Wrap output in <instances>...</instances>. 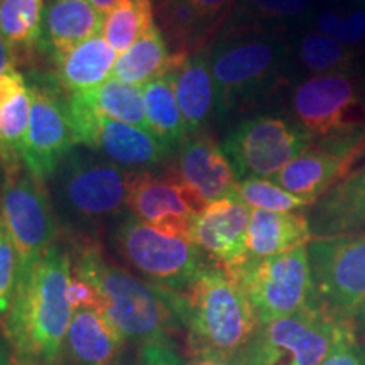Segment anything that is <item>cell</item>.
<instances>
[{
	"label": "cell",
	"instance_id": "cell-23",
	"mask_svg": "<svg viewBox=\"0 0 365 365\" xmlns=\"http://www.w3.org/2000/svg\"><path fill=\"white\" fill-rule=\"evenodd\" d=\"M103 29V14L88 0H49L44 12L43 46L51 48L54 59L70 53Z\"/></svg>",
	"mask_w": 365,
	"mask_h": 365
},
{
	"label": "cell",
	"instance_id": "cell-12",
	"mask_svg": "<svg viewBox=\"0 0 365 365\" xmlns=\"http://www.w3.org/2000/svg\"><path fill=\"white\" fill-rule=\"evenodd\" d=\"M68 115L76 144L97 150L107 161L127 170L156 166L175 149L143 127L102 117L81 91L68 95Z\"/></svg>",
	"mask_w": 365,
	"mask_h": 365
},
{
	"label": "cell",
	"instance_id": "cell-14",
	"mask_svg": "<svg viewBox=\"0 0 365 365\" xmlns=\"http://www.w3.org/2000/svg\"><path fill=\"white\" fill-rule=\"evenodd\" d=\"M27 85L31 112L24 164L33 176L46 181L73 153L76 140L68 115V98L63 100L58 85L36 75Z\"/></svg>",
	"mask_w": 365,
	"mask_h": 365
},
{
	"label": "cell",
	"instance_id": "cell-44",
	"mask_svg": "<svg viewBox=\"0 0 365 365\" xmlns=\"http://www.w3.org/2000/svg\"><path fill=\"white\" fill-rule=\"evenodd\" d=\"M360 2H365V0H360Z\"/></svg>",
	"mask_w": 365,
	"mask_h": 365
},
{
	"label": "cell",
	"instance_id": "cell-41",
	"mask_svg": "<svg viewBox=\"0 0 365 365\" xmlns=\"http://www.w3.org/2000/svg\"><path fill=\"white\" fill-rule=\"evenodd\" d=\"M88 2L93 6L100 14H108L113 9V6L118 2V0H88Z\"/></svg>",
	"mask_w": 365,
	"mask_h": 365
},
{
	"label": "cell",
	"instance_id": "cell-29",
	"mask_svg": "<svg viewBox=\"0 0 365 365\" xmlns=\"http://www.w3.org/2000/svg\"><path fill=\"white\" fill-rule=\"evenodd\" d=\"M154 26L153 0H118L103 17V38L122 54Z\"/></svg>",
	"mask_w": 365,
	"mask_h": 365
},
{
	"label": "cell",
	"instance_id": "cell-4",
	"mask_svg": "<svg viewBox=\"0 0 365 365\" xmlns=\"http://www.w3.org/2000/svg\"><path fill=\"white\" fill-rule=\"evenodd\" d=\"M215 83L217 113L254 103L279 80L287 46L259 24L234 27L222 34L208 54Z\"/></svg>",
	"mask_w": 365,
	"mask_h": 365
},
{
	"label": "cell",
	"instance_id": "cell-39",
	"mask_svg": "<svg viewBox=\"0 0 365 365\" xmlns=\"http://www.w3.org/2000/svg\"><path fill=\"white\" fill-rule=\"evenodd\" d=\"M188 365H240L235 357H202L193 359Z\"/></svg>",
	"mask_w": 365,
	"mask_h": 365
},
{
	"label": "cell",
	"instance_id": "cell-30",
	"mask_svg": "<svg viewBox=\"0 0 365 365\" xmlns=\"http://www.w3.org/2000/svg\"><path fill=\"white\" fill-rule=\"evenodd\" d=\"M301 65L314 75L328 73H354L357 66V51L339 43L330 36L309 29L298 43Z\"/></svg>",
	"mask_w": 365,
	"mask_h": 365
},
{
	"label": "cell",
	"instance_id": "cell-35",
	"mask_svg": "<svg viewBox=\"0 0 365 365\" xmlns=\"http://www.w3.org/2000/svg\"><path fill=\"white\" fill-rule=\"evenodd\" d=\"M200 17L205 29L212 36L217 31V27L225 21L228 12L235 6L237 0H188Z\"/></svg>",
	"mask_w": 365,
	"mask_h": 365
},
{
	"label": "cell",
	"instance_id": "cell-13",
	"mask_svg": "<svg viewBox=\"0 0 365 365\" xmlns=\"http://www.w3.org/2000/svg\"><path fill=\"white\" fill-rule=\"evenodd\" d=\"M313 137L301 125L281 117L247 118L223 140L222 149L237 180L276 176L287 163L312 145Z\"/></svg>",
	"mask_w": 365,
	"mask_h": 365
},
{
	"label": "cell",
	"instance_id": "cell-27",
	"mask_svg": "<svg viewBox=\"0 0 365 365\" xmlns=\"http://www.w3.org/2000/svg\"><path fill=\"white\" fill-rule=\"evenodd\" d=\"M143 97L149 130L173 148L185 143L190 135L170 76L164 75L145 83Z\"/></svg>",
	"mask_w": 365,
	"mask_h": 365
},
{
	"label": "cell",
	"instance_id": "cell-11",
	"mask_svg": "<svg viewBox=\"0 0 365 365\" xmlns=\"http://www.w3.org/2000/svg\"><path fill=\"white\" fill-rule=\"evenodd\" d=\"M0 213L19 255V272H24L54 245L58 235L56 215L44 181L33 176L26 164L6 171Z\"/></svg>",
	"mask_w": 365,
	"mask_h": 365
},
{
	"label": "cell",
	"instance_id": "cell-43",
	"mask_svg": "<svg viewBox=\"0 0 365 365\" xmlns=\"http://www.w3.org/2000/svg\"><path fill=\"white\" fill-rule=\"evenodd\" d=\"M161 2H164V0H159V4H161Z\"/></svg>",
	"mask_w": 365,
	"mask_h": 365
},
{
	"label": "cell",
	"instance_id": "cell-5",
	"mask_svg": "<svg viewBox=\"0 0 365 365\" xmlns=\"http://www.w3.org/2000/svg\"><path fill=\"white\" fill-rule=\"evenodd\" d=\"M352 336H357L355 323L317 301L289 317L259 323L237 360L240 365H319Z\"/></svg>",
	"mask_w": 365,
	"mask_h": 365
},
{
	"label": "cell",
	"instance_id": "cell-18",
	"mask_svg": "<svg viewBox=\"0 0 365 365\" xmlns=\"http://www.w3.org/2000/svg\"><path fill=\"white\" fill-rule=\"evenodd\" d=\"M308 218L313 239L365 234V163L328 190Z\"/></svg>",
	"mask_w": 365,
	"mask_h": 365
},
{
	"label": "cell",
	"instance_id": "cell-34",
	"mask_svg": "<svg viewBox=\"0 0 365 365\" xmlns=\"http://www.w3.org/2000/svg\"><path fill=\"white\" fill-rule=\"evenodd\" d=\"M19 279V255L0 213V318L11 309Z\"/></svg>",
	"mask_w": 365,
	"mask_h": 365
},
{
	"label": "cell",
	"instance_id": "cell-36",
	"mask_svg": "<svg viewBox=\"0 0 365 365\" xmlns=\"http://www.w3.org/2000/svg\"><path fill=\"white\" fill-rule=\"evenodd\" d=\"M137 365H188L171 345L170 339L144 344Z\"/></svg>",
	"mask_w": 365,
	"mask_h": 365
},
{
	"label": "cell",
	"instance_id": "cell-19",
	"mask_svg": "<svg viewBox=\"0 0 365 365\" xmlns=\"http://www.w3.org/2000/svg\"><path fill=\"white\" fill-rule=\"evenodd\" d=\"M168 76L175 85L176 100L185 118L188 135L200 134L208 118L212 117L217 103L208 54L196 51L182 56L171 68Z\"/></svg>",
	"mask_w": 365,
	"mask_h": 365
},
{
	"label": "cell",
	"instance_id": "cell-25",
	"mask_svg": "<svg viewBox=\"0 0 365 365\" xmlns=\"http://www.w3.org/2000/svg\"><path fill=\"white\" fill-rule=\"evenodd\" d=\"M186 54L170 53V44L158 26L144 34L132 48L117 58L112 78L144 86L149 81L168 75L173 66Z\"/></svg>",
	"mask_w": 365,
	"mask_h": 365
},
{
	"label": "cell",
	"instance_id": "cell-10",
	"mask_svg": "<svg viewBox=\"0 0 365 365\" xmlns=\"http://www.w3.org/2000/svg\"><path fill=\"white\" fill-rule=\"evenodd\" d=\"M291 107L298 125L318 139L365 130V90L354 73L309 76L294 88Z\"/></svg>",
	"mask_w": 365,
	"mask_h": 365
},
{
	"label": "cell",
	"instance_id": "cell-3",
	"mask_svg": "<svg viewBox=\"0 0 365 365\" xmlns=\"http://www.w3.org/2000/svg\"><path fill=\"white\" fill-rule=\"evenodd\" d=\"M171 299L193 359L235 357L259 327L242 287L218 266H205L188 289L171 291Z\"/></svg>",
	"mask_w": 365,
	"mask_h": 365
},
{
	"label": "cell",
	"instance_id": "cell-1",
	"mask_svg": "<svg viewBox=\"0 0 365 365\" xmlns=\"http://www.w3.org/2000/svg\"><path fill=\"white\" fill-rule=\"evenodd\" d=\"M71 257L54 244L19 272L4 333L16 365H56L65 350L73 309L68 303Z\"/></svg>",
	"mask_w": 365,
	"mask_h": 365
},
{
	"label": "cell",
	"instance_id": "cell-24",
	"mask_svg": "<svg viewBox=\"0 0 365 365\" xmlns=\"http://www.w3.org/2000/svg\"><path fill=\"white\" fill-rule=\"evenodd\" d=\"M117 51L103 36H95L56 59V80L68 93L97 88L110 78Z\"/></svg>",
	"mask_w": 365,
	"mask_h": 365
},
{
	"label": "cell",
	"instance_id": "cell-37",
	"mask_svg": "<svg viewBox=\"0 0 365 365\" xmlns=\"http://www.w3.org/2000/svg\"><path fill=\"white\" fill-rule=\"evenodd\" d=\"M319 365H365V344L359 335L341 341Z\"/></svg>",
	"mask_w": 365,
	"mask_h": 365
},
{
	"label": "cell",
	"instance_id": "cell-2",
	"mask_svg": "<svg viewBox=\"0 0 365 365\" xmlns=\"http://www.w3.org/2000/svg\"><path fill=\"white\" fill-rule=\"evenodd\" d=\"M71 274L88 282L97 293V308L125 341L149 344L168 340L180 319L171 291L144 282L115 266L98 245L85 242L75 249Z\"/></svg>",
	"mask_w": 365,
	"mask_h": 365
},
{
	"label": "cell",
	"instance_id": "cell-33",
	"mask_svg": "<svg viewBox=\"0 0 365 365\" xmlns=\"http://www.w3.org/2000/svg\"><path fill=\"white\" fill-rule=\"evenodd\" d=\"M242 12L262 22H293L312 12V0H242Z\"/></svg>",
	"mask_w": 365,
	"mask_h": 365
},
{
	"label": "cell",
	"instance_id": "cell-17",
	"mask_svg": "<svg viewBox=\"0 0 365 365\" xmlns=\"http://www.w3.org/2000/svg\"><path fill=\"white\" fill-rule=\"evenodd\" d=\"M250 208L237 196L210 203L198 213L191 228V242L223 271L247 259Z\"/></svg>",
	"mask_w": 365,
	"mask_h": 365
},
{
	"label": "cell",
	"instance_id": "cell-7",
	"mask_svg": "<svg viewBox=\"0 0 365 365\" xmlns=\"http://www.w3.org/2000/svg\"><path fill=\"white\" fill-rule=\"evenodd\" d=\"M252 304L259 323L289 317L317 303L308 245L227 269Z\"/></svg>",
	"mask_w": 365,
	"mask_h": 365
},
{
	"label": "cell",
	"instance_id": "cell-31",
	"mask_svg": "<svg viewBox=\"0 0 365 365\" xmlns=\"http://www.w3.org/2000/svg\"><path fill=\"white\" fill-rule=\"evenodd\" d=\"M312 24L318 33L357 49L365 43V2L357 0L355 6L323 9L314 14Z\"/></svg>",
	"mask_w": 365,
	"mask_h": 365
},
{
	"label": "cell",
	"instance_id": "cell-8",
	"mask_svg": "<svg viewBox=\"0 0 365 365\" xmlns=\"http://www.w3.org/2000/svg\"><path fill=\"white\" fill-rule=\"evenodd\" d=\"M118 254L148 277L150 284L182 293L207 266L191 240L166 235L130 215L118 223L113 234Z\"/></svg>",
	"mask_w": 365,
	"mask_h": 365
},
{
	"label": "cell",
	"instance_id": "cell-21",
	"mask_svg": "<svg viewBox=\"0 0 365 365\" xmlns=\"http://www.w3.org/2000/svg\"><path fill=\"white\" fill-rule=\"evenodd\" d=\"M124 344V336L98 309H73L65 350L75 365H117Z\"/></svg>",
	"mask_w": 365,
	"mask_h": 365
},
{
	"label": "cell",
	"instance_id": "cell-22",
	"mask_svg": "<svg viewBox=\"0 0 365 365\" xmlns=\"http://www.w3.org/2000/svg\"><path fill=\"white\" fill-rule=\"evenodd\" d=\"M313 240L304 213L252 210L247 230V257L264 259L303 247Z\"/></svg>",
	"mask_w": 365,
	"mask_h": 365
},
{
	"label": "cell",
	"instance_id": "cell-28",
	"mask_svg": "<svg viewBox=\"0 0 365 365\" xmlns=\"http://www.w3.org/2000/svg\"><path fill=\"white\" fill-rule=\"evenodd\" d=\"M81 93L102 117L149 130L148 120H145L143 86L125 83L110 76L97 88L81 91Z\"/></svg>",
	"mask_w": 365,
	"mask_h": 365
},
{
	"label": "cell",
	"instance_id": "cell-32",
	"mask_svg": "<svg viewBox=\"0 0 365 365\" xmlns=\"http://www.w3.org/2000/svg\"><path fill=\"white\" fill-rule=\"evenodd\" d=\"M235 196L242 203L254 210H267V212H294L308 207L309 203L296 198L277 186L274 181L262 178H247L237 182Z\"/></svg>",
	"mask_w": 365,
	"mask_h": 365
},
{
	"label": "cell",
	"instance_id": "cell-26",
	"mask_svg": "<svg viewBox=\"0 0 365 365\" xmlns=\"http://www.w3.org/2000/svg\"><path fill=\"white\" fill-rule=\"evenodd\" d=\"M44 0H0V36L14 58L43 46Z\"/></svg>",
	"mask_w": 365,
	"mask_h": 365
},
{
	"label": "cell",
	"instance_id": "cell-38",
	"mask_svg": "<svg viewBox=\"0 0 365 365\" xmlns=\"http://www.w3.org/2000/svg\"><path fill=\"white\" fill-rule=\"evenodd\" d=\"M14 66H16V58H14L11 48L6 44V41L0 36V73Z\"/></svg>",
	"mask_w": 365,
	"mask_h": 365
},
{
	"label": "cell",
	"instance_id": "cell-40",
	"mask_svg": "<svg viewBox=\"0 0 365 365\" xmlns=\"http://www.w3.org/2000/svg\"><path fill=\"white\" fill-rule=\"evenodd\" d=\"M0 365H14L12 349L9 345L6 333L0 330Z\"/></svg>",
	"mask_w": 365,
	"mask_h": 365
},
{
	"label": "cell",
	"instance_id": "cell-15",
	"mask_svg": "<svg viewBox=\"0 0 365 365\" xmlns=\"http://www.w3.org/2000/svg\"><path fill=\"white\" fill-rule=\"evenodd\" d=\"M129 210L163 234L186 240H191V228L198 215L175 168L161 175L139 171L130 191Z\"/></svg>",
	"mask_w": 365,
	"mask_h": 365
},
{
	"label": "cell",
	"instance_id": "cell-9",
	"mask_svg": "<svg viewBox=\"0 0 365 365\" xmlns=\"http://www.w3.org/2000/svg\"><path fill=\"white\" fill-rule=\"evenodd\" d=\"M308 255L318 303L355 323L365 304V234L314 237Z\"/></svg>",
	"mask_w": 365,
	"mask_h": 365
},
{
	"label": "cell",
	"instance_id": "cell-6",
	"mask_svg": "<svg viewBox=\"0 0 365 365\" xmlns=\"http://www.w3.org/2000/svg\"><path fill=\"white\" fill-rule=\"evenodd\" d=\"M139 171L110 161L68 154L53 178V191L59 212L78 225H100L129 210L132 186Z\"/></svg>",
	"mask_w": 365,
	"mask_h": 365
},
{
	"label": "cell",
	"instance_id": "cell-20",
	"mask_svg": "<svg viewBox=\"0 0 365 365\" xmlns=\"http://www.w3.org/2000/svg\"><path fill=\"white\" fill-rule=\"evenodd\" d=\"M31 93L16 66L0 73V164L4 171L24 164Z\"/></svg>",
	"mask_w": 365,
	"mask_h": 365
},
{
	"label": "cell",
	"instance_id": "cell-42",
	"mask_svg": "<svg viewBox=\"0 0 365 365\" xmlns=\"http://www.w3.org/2000/svg\"><path fill=\"white\" fill-rule=\"evenodd\" d=\"M355 328H357V335L365 336V304L355 318Z\"/></svg>",
	"mask_w": 365,
	"mask_h": 365
},
{
	"label": "cell",
	"instance_id": "cell-16",
	"mask_svg": "<svg viewBox=\"0 0 365 365\" xmlns=\"http://www.w3.org/2000/svg\"><path fill=\"white\" fill-rule=\"evenodd\" d=\"M175 170L196 213L210 203L235 196L239 180L234 168L222 145L203 132L188 137L181 144Z\"/></svg>",
	"mask_w": 365,
	"mask_h": 365
}]
</instances>
